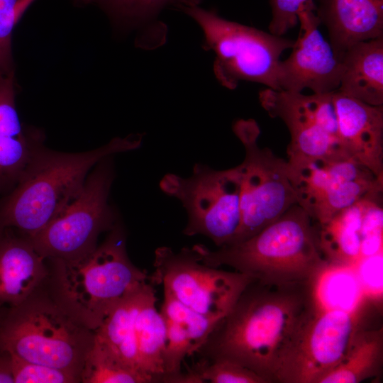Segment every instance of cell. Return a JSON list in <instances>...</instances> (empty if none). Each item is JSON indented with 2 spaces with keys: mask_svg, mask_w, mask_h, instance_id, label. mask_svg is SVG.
I'll return each instance as SVG.
<instances>
[{
  "mask_svg": "<svg viewBox=\"0 0 383 383\" xmlns=\"http://www.w3.org/2000/svg\"><path fill=\"white\" fill-rule=\"evenodd\" d=\"M317 282L272 285L253 281L198 353L209 360L241 365L266 383H282L305 328L321 306Z\"/></svg>",
  "mask_w": 383,
  "mask_h": 383,
  "instance_id": "6da1fadb",
  "label": "cell"
},
{
  "mask_svg": "<svg viewBox=\"0 0 383 383\" xmlns=\"http://www.w3.org/2000/svg\"><path fill=\"white\" fill-rule=\"evenodd\" d=\"M142 135L115 138L91 150L65 152L42 145L16 186L0 201V228L31 238L81 192L94 167L105 157L140 148Z\"/></svg>",
  "mask_w": 383,
  "mask_h": 383,
  "instance_id": "7a4b0ae2",
  "label": "cell"
},
{
  "mask_svg": "<svg viewBox=\"0 0 383 383\" xmlns=\"http://www.w3.org/2000/svg\"><path fill=\"white\" fill-rule=\"evenodd\" d=\"M297 204L252 237L216 250L192 247L206 265H227L263 284L316 282L329 264L320 249L318 230Z\"/></svg>",
  "mask_w": 383,
  "mask_h": 383,
  "instance_id": "3957f363",
  "label": "cell"
},
{
  "mask_svg": "<svg viewBox=\"0 0 383 383\" xmlns=\"http://www.w3.org/2000/svg\"><path fill=\"white\" fill-rule=\"evenodd\" d=\"M55 261L57 301L94 332L117 304L150 278L130 260L124 233L117 224L92 252Z\"/></svg>",
  "mask_w": 383,
  "mask_h": 383,
  "instance_id": "277c9868",
  "label": "cell"
},
{
  "mask_svg": "<svg viewBox=\"0 0 383 383\" xmlns=\"http://www.w3.org/2000/svg\"><path fill=\"white\" fill-rule=\"evenodd\" d=\"M94 332L60 303L31 295L16 305L0 306V352L70 371L81 379Z\"/></svg>",
  "mask_w": 383,
  "mask_h": 383,
  "instance_id": "5b68a950",
  "label": "cell"
},
{
  "mask_svg": "<svg viewBox=\"0 0 383 383\" xmlns=\"http://www.w3.org/2000/svg\"><path fill=\"white\" fill-rule=\"evenodd\" d=\"M180 10L201 27L206 48L216 55L214 73L223 86L233 89L243 80L279 90L280 57L294 40L228 21L214 10L198 6Z\"/></svg>",
  "mask_w": 383,
  "mask_h": 383,
  "instance_id": "8992f818",
  "label": "cell"
},
{
  "mask_svg": "<svg viewBox=\"0 0 383 383\" xmlns=\"http://www.w3.org/2000/svg\"><path fill=\"white\" fill-rule=\"evenodd\" d=\"M111 157L99 162L79 195L41 231L28 238L45 259L80 258L97 247L100 233L116 226V215L109 202L114 179Z\"/></svg>",
  "mask_w": 383,
  "mask_h": 383,
  "instance_id": "52a82bcc",
  "label": "cell"
},
{
  "mask_svg": "<svg viewBox=\"0 0 383 383\" xmlns=\"http://www.w3.org/2000/svg\"><path fill=\"white\" fill-rule=\"evenodd\" d=\"M160 188L177 199L185 209L188 222L183 233L186 235H204L218 247L233 241L241 220L239 165L218 170L196 163L189 177L172 173L164 175Z\"/></svg>",
  "mask_w": 383,
  "mask_h": 383,
  "instance_id": "ba28073f",
  "label": "cell"
},
{
  "mask_svg": "<svg viewBox=\"0 0 383 383\" xmlns=\"http://www.w3.org/2000/svg\"><path fill=\"white\" fill-rule=\"evenodd\" d=\"M233 131L243 145L245 157L239 165L240 225L229 244L252 237L296 204L287 161L270 148L259 146L260 130L257 122L252 118L240 119Z\"/></svg>",
  "mask_w": 383,
  "mask_h": 383,
  "instance_id": "9c48e42d",
  "label": "cell"
},
{
  "mask_svg": "<svg viewBox=\"0 0 383 383\" xmlns=\"http://www.w3.org/2000/svg\"><path fill=\"white\" fill-rule=\"evenodd\" d=\"M154 272L149 279L162 285L179 301L201 314L223 319L245 288L255 279L238 272L203 263L192 248L174 251L162 246L155 251Z\"/></svg>",
  "mask_w": 383,
  "mask_h": 383,
  "instance_id": "30bf717a",
  "label": "cell"
},
{
  "mask_svg": "<svg viewBox=\"0 0 383 383\" xmlns=\"http://www.w3.org/2000/svg\"><path fill=\"white\" fill-rule=\"evenodd\" d=\"M287 161L296 204L318 225L367 194L383 191V178L351 158Z\"/></svg>",
  "mask_w": 383,
  "mask_h": 383,
  "instance_id": "8fae6325",
  "label": "cell"
},
{
  "mask_svg": "<svg viewBox=\"0 0 383 383\" xmlns=\"http://www.w3.org/2000/svg\"><path fill=\"white\" fill-rule=\"evenodd\" d=\"M333 94L306 95L270 88L260 92L262 108L289 130L288 159L350 158L340 141Z\"/></svg>",
  "mask_w": 383,
  "mask_h": 383,
  "instance_id": "7c38bea8",
  "label": "cell"
},
{
  "mask_svg": "<svg viewBox=\"0 0 383 383\" xmlns=\"http://www.w3.org/2000/svg\"><path fill=\"white\" fill-rule=\"evenodd\" d=\"M360 306L344 310L321 306L305 328L282 383H318L335 368L358 328Z\"/></svg>",
  "mask_w": 383,
  "mask_h": 383,
  "instance_id": "4fadbf2b",
  "label": "cell"
},
{
  "mask_svg": "<svg viewBox=\"0 0 383 383\" xmlns=\"http://www.w3.org/2000/svg\"><path fill=\"white\" fill-rule=\"evenodd\" d=\"M315 3L298 13L300 31L288 58L279 64V90L301 92L304 89L315 94H326L339 87L341 65L330 43L318 30L320 20Z\"/></svg>",
  "mask_w": 383,
  "mask_h": 383,
  "instance_id": "5bb4252c",
  "label": "cell"
},
{
  "mask_svg": "<svg viewBox=\"0 0 383 383\" xmlns=\"http://www.w3.org/2000/svg\"><path fill=\"white\" fill-rule=\"evenodd\" d=\"M333 101L343 151L383 178V106L366 104L338 90Z\"/></svg>",
  "mask_w": 383,
  "mask_h": 383,
  "instance_id": "9a60e30c",
  "label": "cell"
},
{
  "mask_svg": "<svg viewBox=\"0 0 383 383\" xmlns=\"http://www.w3.org/2000/svg\"><path fill=\"white\" fill-rule=\"evenodd\" d=\"M15 94L14 71L0 73V194H5L16 186L43 145L42 133L23 126Z\"/></svg>",
  "mask_w": 383,
  "mask_h": 383,
  "instance_id": "2e32d148",
  "label": "cell"
},
{
  "mask_svg": "<svg viewBox=\"0 0 383 383\" xmlns=\"http://www.w3.org/2000/svg\"><path fill=\"white\" fill-rule=\"evenodd\" d=\"M315 12L338 58L355 43L383 37V0H319Z\"/></svg>",
  "mask_w": 383,
  "mask_h": 383,
  "instance_id": "e0dca14e",
  "label": "cell"
},
{
  "mask_svg": "<svg viewBox=\"0 0 383 383\" xmlns=\"http://www.w3.org/2000/svg\"><path fill=\"white\" fill-rule=\"evenodd\" d=\"M160 312L167 328L161 382L175 383L185 357L198 353L221 319L198 313L165 292Z\"/></svg>",
  "mask_w": 383,
  "mask_h": 383,
  "instance_id": "ac0fdd59",
  "label": "cell"
},
{
  "mask_svg": "<svg viewBox=\"0 0 383 383\" xmlns=\"http://www.w3.org/2000/svg\"><path fill=\"white\" fill-rule=\"evenodd\" d=\"M44 260L27 237L4 230L0 238V306L18 304L34 294L47 275Z\"/></svg>",
  "mask_w": 383,
  "mask_h": 383,
  "instance_id": "d6986e66",
  "label": "cell"
},
{
  "mask_svg": "<svg viewBox=\"0 0 383 383\" xmlns=\"http://www.w3.org/2000/svg\"><path fill=\"white\" fill-rule=\"evenodd\" d=\"M338 91L373 106H383V37L359 42L339 57Z\"/></svg>",
  "mask_w": 383,
  "mask_h": 383,
  "instance_id": "ffe728a7",
  "label": "cell"
},
{
  "mask_svg": "<svg viewBox=\"0 0 383 383\" xmlns=\"http://www.w3.org/2000/svg\"><path fill=\"white\" fill-rule=\"evenodd\" d=\"M156 301L154 288L146 282L139 293L133 319V336L140 371L158 382L165 374L167 328L164 317L156 309Z\"/></svg>",
  "mask_w": 383,
  "mask_h": 383,
  "instance_id": "44dd1931",
  "label": "cell"
},
{
  "mask_svg": "<svg viewBox=\"0 0 383 383\" xmlns=\"http://www.w3.org/2000/svg\"><path fill=\"white\" fill-rule=\"evenodd\" d=\"M362 199L318 225L320 249L330 265L351 269L362 260Z\"/></svg>",
  "mask_w": 383,
  "mask_h": 383,
  "instance_id": "7402d4cb",
  "label": "cell"
},
{
  "mask_svg": "<svg viewBox=\"0 0 383 383\" xmlns=\"http://www.w3.org/2000/svg\"><path fill=\"white\" fill-rule=\"evenodd\" d=\"M383 360V330H356L343 360L318 383H359L379 374Z\"/></svg>",
  "mask_w": 383,
  "mask_h": 383,
  "instance_id": "603a6c76",
  "label": "cell"
},
{
  "mask_svg": "<svg viewBox=\"0 0 383 383\" xmlns=\"http://www.w3.org/2000/svg\"><path fill=\"white\" fill-rule=\"evenodd\" d=\"M84 383H150L154 379L122 363L94 338L81 373Z\"/></svg>",
  "mask_w": 383,
  "mask_h": 383,
  "instance_id": "cb8c5ba5",
  "label": "cell"
},
{
  "mask_svg": "<svg viewBox=\"0 0 383 383\" xmlns=\"http://www.w3.org/2000/svg\"><path fill=\"white\" fill-rule=\"evenodd\" d=\"M116 21L133 27L152 26L165 9L198 6L202 0H92Z\"/></svg>",
  "mask_w": 383,
  "mask_h": 383,
  "instance_id": "d4e9b609",
  "label": "cell"
},
{
  "mask_svg": "<svg viewBox=\"0 0 383 383\" xmlns=\"http://www.w3.org/2000/svg\"><path fill=\"white\" fill-rule=\"evenodd\" d=\"M266 383L252 370L228 360L202 358L187 372L181 373L177 383Z\"/></svg>",
  "mask_w": 383,
  "mask_h": 383,
  "instance_id": "484cf974",
  "label": "cell"
},
{
  "mask_svg": "<svg viewBox=\"0 0 383 383\" xmlns=\"http://www.w3.org/2000/svg\"><path fill=\"white\" fill-rule=\"evenodd\" d=\"M11 355V354H10ZM14 383H76L74 373L42 364L30 362L11 355Z\"/></svg>",
  "mask_w": 383,
  "mask_h": 383,
  "instance_id": "4316f807",
  "label": "cell"
},
{
  "mask_svg": "<svg viewBox=\"0 0 383 383\" xmlns=\"http://www.w3.org/2000/svg\"><path fill=\"white\" fill-rule=\"evenodd\" d=\"M35 0H0V70L13 65L12 33L26 9Z\"/></svg>",
  "mask_w": 383,
  "mask_h": 383,
  "instance_id": "83f0119b",
  "label": "cell"
},
{
  "mask_svg": "<svg viewBox=\"0 0 383 383\" xmlns=\"http://www.w3.org/2000/svg\"><path fill=\"white\" fill-rule=\"evenodd\" d=\"M313 3V0H270L272 18L269 33L283 36L289 30L297 26L299 12Z\"/></svg>",
  "mask_w": 383,
  "mask_h": 383,
  "instance_id": "f1b7e54d",
  "label": "cell"
},
{
  "mask_svg": "<svg viewBox=\"0 0 383 383\" xmlns=\"http://www.w3.org/2000/svg\"><path fill=\"white\" fill-rule=\"evenodd\" d=\"M0 383H14L11 355L0 352Z\"/></svg>",
  "mask_w": 383,
  "mask_h": 383,
  "instance_id": "f546056e",
  "label": "cell"
},
{
  "mask_svg": "<svg viewBox=\"0 0 383 383\" xmlns=\"http://www.w3.org/2000/svg\"><path fill=\"white\" fill-rule=\"evenodd\" d=\"M4 230L5 229H2V228H0V238H1V235H2V233H4Z\"/></svg>",
  "mask_w": 383,
  "mask_h": 383,
  "instance_id": "4dcf8cb0",
  "label": "cell"
}]
</instances>
